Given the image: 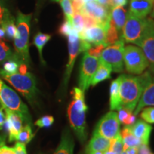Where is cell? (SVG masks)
Here are the masks:
<instances>
[{
    "instance_id": "obj_56",
    "label": "cell",
    "mask_w": 154,
    "mask_h": 154,
    "mask_svg": "<svg viewBox=\"0 0 154 154\" xmlns=\"http://www.w3.org/2000/svg\"><path fill=\"white\" fill-rule=\"evenodd\" d=\"M121 154H126V153H124V152H123V153H121Z\"/></svg>"
},
{
    "instance_id": "obj_37",
    "label": "cell",
    "mask_w": 154,
    "mask_h": 154,
    "mask_svg": "<svg viewBox=\"0 0 154 154\" xmlns=\"http://www.w3.org/2000/svg\"><path fill=\"white\" fill-rule=\"evenodd\" d=\"M54 119L52 116H44L38 119L35 122V125L39 128H48L53 124Z\"/></svg>"
},
{
    "instance_id": "obj_30",
    "label": "cell",
    "mask_w": 154,
    "mask_h": 154,
    "mask_svg": "<svg viewBox=\"0 0 154 154\" xmlns=\"http://www.w3.org/2000/svg\"><path fill=\"white\" fill-rule=\"evenodd\" d=\"M73 28L78 33L79 35L84 30V15L81 13H74L72 19Z\"/></svg>"
},
{
    "instance_id": "obj_6",
    "label": "cell",
    "mask_w": 154,
    "mask_h": 154,
    "mask_svg": "<svg viewBox=\"0 0 154 154\" xmlns=\"http://www.w3.org/2000/svg\"><path fill=\"white\" fill-rule=\"evenodd\" d=\"M92 47V44L88 43L85 40L81 39L76 31L68 36V49H69V60L66 66L64 76L63 80V90L66 92L68 83L72 74L74 63L77 57L81 52L86 51Z\"/></svg>"
},
{
    "instance_id": "obj_28",
    "label": "cell",
    "mask_w": 154,
    "mask_h": 154,
    "mask_svg": "<svg viewBox=\"0 0 154 154\" xmlns=\"http://www.w3.org/2000/svg\"><path fill=\"white\" fill-rule=\"evenodd\" d=\"M9 60L22 61L16 54H14L11 51L9 47H7L3 42H0V63L5 62Z\"/></svg>"
},
{
    "instance_id": "obj_1",
    "label": "cell",
    "mask_w": 154,
    "mask_h": 154,
    "mask_svg": "<svg viewBox=\"0 0 154 154\" xmlns=\"http://www.w3.org/2000/svg\"><path fill=\"white\" fill-rule=\"evenodd\" d=\"M120 96L121 107L134 111L144 88L151 79L152 72L148 71L138 76L131 75H121Z\"/></svg>"
},
{
    "instance_id": "obj_19",
    "label": "cell",
    "mask_w": 154,
    "mask_h": 154,
    "mask_svg": "<svg viewBox=\"0 0 154 154\" xmlns=\"http://www.w3.org/2000/svg\"><path fill=\"white\" fill-rule=\"evenodd\" d=\"M111 140L97 134H93L91 140L86 146L84 154H91L95 152H105L109 149Z\"/></svg>"
},
{
    "instance_id": "obj_42",
    "label": "cell",
    "mask_w": 154,
    "mask_h": 154,
    "mask_svg": "<svg viewBox=\"0 0 154 154\" xmlns=\"http://www.w3.org/2000/svg\"><path fill=\"white\" fill-rule=\"evenodd\" d=\"M14 149L16 151V154H27L26 149V145L24 143L17 142L14 146Z\"/></svg>"
},
{
    "instance_id": "obj_3",
    "label": "cell",
    "mask_w": 154,
    "mask_h": 154,
    "mask_svg": "<svg viewBox=\"0 0 154 154\" xmlns=\"http://www.w3.org/2000/svg\"><path fill=\"white\" fill-rule=\"evenodd\" d=\"M32 14H24L20 11H17V36L14 39V49L19 59L26 64H30L29 52V38L30 24Z\"/></svg>"
},
{
    "instance_id": "obj_47",
    "label": "cell",
    "mask_w": 154,
    "mask_h": 154,
    "mask_svg": "<svg viewBox=\"0 0 154 154\" xmlns=\"http://www.w3.org/2000/svg\"><path fill=\"white\" fill-rule=\"evenodd\" d=\"M8 12L9 10L7 8H5L2 0H0V24H1L2 22L4 17H5V15Z\"/></svg>"
},
{
    "instance_id": "obj_53",
    "label": "cell",
    "mask_w": 154,
    "mask_h": 154,
    "mask_svg": "<svg viewBox=\"0 0 154 154\" xmlns=\"http://www.w3.org/2000/svg\"><path fill=\"white\" fill-rule=\"evenodd\" d=\"M84 2H92V1H94V0H84Z\"/></svg>"
},
{
    "instance_id": "obj_26",
    "label": "cell",
    "mask_w": 154,
    "mask_h": 154,
    "mask_svg": "<svg viewBox=\"0 0 154 154\" xmlns=\"http://www.w3.org/2000/svg\"><path fill=\"white\" fill-rule=\"evenodd\" d=\"M51 36L47 34H44L42 32H38L37 34H36V36L34 38V44L36 46V47L37 48L38 54H39L40 59H41L42 63H45L44 62L43 57H42V51H43V48L46 44L51 39Z\"/></svg>"
},
{
    "instance_id": "obj_15",
    "label": "cell",
    "mask_w": 154,
    "mask_h": 154,
    "mask_svg": "<svg viewBox=\"0 0 154 154\" xmlns=\"http://www.w3.org/2000/svg\"><path fill=\"white\" fill-rule=\"evenodd\" d=\"M146 106H154V73L153 72L151 79L144 88L139 101L134 110V114L137 116Z\"/></svg>"
},
{
    "instance_id": "obj_9",
    "label": "cell",
    "mask_w": 154,
    "mask_h": 154,
    "mask_svg": "<svg viewBox=\"0 0 154 154\" xmlns=\"http://www.w3.org/2000/svg\"><path fill=\"white\" fill-rule=\"evenodd\" d=\"M124 41L121 38L114 44L106 47L102 51L99 59L109 64L112 69V72L121 73L124 70Z\"/></svg>"
},
{
    "instance_id": "obj_39",
    "label": "cell",
    "mask_w": 154,
    "mask_h": 154,
    "mask_svg": "<svg viewBox=\"0 0 154 154\" xmlns=\"http://www.w3.org/2000/svg\"><path fill=\"white\" fill-rule=\"evenodd\" d=\"M84 15V28L88 29L96 26H101L99 21L96 20V19L95 18H94V17L88 16V15Z\"/></svg>"
},
{
    "instance_id": "obj_51",
    "label": "cell",
    "mask_w": 154,
    "mask_h": 154,
    "mask_svg": "<svg viewBox=\"0 0 154 154\" xmlns=\"http://www.w3.org/2000/svg\"><path fill=\"white\" fill-rule=\"evenodd\" d=\"M103 154H117V153H116L115 152H113L109 149V150H107V151H106L105 152H103Z\"/></svg>"
},
{
    "instance_id": "obj_14",
    "label": "cell",
    "mask_w": 154,
    "mask_h": 154,
    "mask_svg": "<svg viewBox=\"0 0 154 154\" xmlns=\"http://www.w3.org/2000/svg\"><path fill=\"white\" fill-rule=\"evenodd\" d=\"M7 119L5 126L9 133V142L17 141L19 132L23 127V119L18 113L5 109Z\"/></svg>"
},
{
    "instance_id": "obj_23",
    "label": "cell",
    "mask_w": 154,
    "mask_h": 154,
    "mask_svg": "<svg viewBox=\"0 0 154 154\" xmlns=\"http://www.w3.org/2000/svg\"><path fill=\"white\" fill-rule=\"evenodd\" d=\"M0 25L5 31L6 38L9 40H14L17 36V28L15 24V19L9 11L4 17Z\"/></svg>"
},
{
    "instance_id": "obj_43",
    "label": "cell",
    "mask_w": 154,
    "mask_h": 154,
    "mask_svg": "<svg viewBox=\"0 0 154 154\" xmlns=\"http://www.w3.org/2000/svg\"><path fill=\"white\" fill-rule=\"evenodd\" d=\"M6 119H7V116H6L5 108L0 103V130L2 129L5 126Z\"/></svg>"
},
{
    "instance_id": "obj_41",
    "label": "cell",
    "mask_w": 154,
    "mask_h": 154,
    "mask_svg": "<svg viewBox=\"0 0 154 154\" xmlns=\"http://www.w3.org/2000/svg\"><path fill=\"white\" fill-rule=\"evenodd\" d=\"M72 5L74 9V12L75 13H81L82 9L84 7V0H71Z\"/></svg>"
},
{
    "instance_id": "obj_36",
    "label": "cell",
    "mask_w": 154,
    "mask_h": 154,
    "mask_svg": "<svg viewBox=\"0 0 154 154\" xmlns=\"http://www.w3.org/2000/svg\"><path fill=\"white\" fill-rule=\"evenodd\" d=\"M106 47L107 44L106 43H101L99 44H96V45H94L93 47L90 48L88 51H86V52H87L90 56H91V57L98 58V59H99L100 56L101 54L102 51H103V50Z\"/></svg>"
},
{
    "instance_id": "obj_49",
    "label": "cell",
    "mask_w": 154,
    "mask_h": 154,
    "mask_svg": "<svg viewBox=\"0 0 154 154\" xmlns=\"http://www.w3.org/2000/svg\"><path fill=\"white\" fill-rule=\"evenodd\" d=\"M96 2L99 3V5L103 6V7L109 9V10H110V9H111V0H96Z\"/></svg>"
},
{
    "instance_id": "obj_29",
    "label": "cell",
    "mask_w": 154,
    "mask_h": 154,
    "mask_svg": "<svg viewBox=\"0 0 154 154\" xmlns=\"http://www.w3.org/2000/svg\"><path fill=\"white\" fill-rule=\"evenodd\" d=\"M34 135L32 133V129L31 125L26 124V126H23L21 129L20 132H19L18 138H17V142L19 143H24L26 145L29 143L32 138H34Z\"/></svg>"
},
{
    "instance_id": "obj_5",
    "label": "cell",
    "mask_w": 154,
    "mask_h": 154,
    "mask_svg": "<svg viewBox=\"0 0 154 154\" xmlns=\"http://www.w3.org/2000/svg\"><path fill=\"white\" fill-rule=\"evenodd\" d=\"M0 103L5 109H7L18 113L22 117L23 121L26 124L31 125L32 119L29 112L27 106L15 91L6 85L2 80L0 79Z\"/></svg>"
},
{
    "instance_id": "obj_12",
    "label": "cell",
    "mask_w": 154,
    "mask_h": 154,
    "mask_svg": "<svg viewBox=\"0 0 154 154\" xmlns=\"http://www.w3.org/2000/svg\"><path fill=\"white\" fill-rule=\"evenodd\" d=\"M141 48L149 63L150 69L154 73V20L150 18L149 23L143 36L137 44Z\"/></svg>"
},
{
    "instance_id": "obj_40",
    "label": "cell",
    "mask_w": 154,
    "mask_h": 154,
    "mask_svg": "<svg viewBox=\"0 0 154 154\" xmlns=\"http://www.w3.org/2000/svg\"><path fill=\"white\" fill-rule=\"evenodd\" d=\"M132 113L133 112H131V111L124 107H121V109H119L117 113H118V118L119 121H120V123L123 124V123L124 122V121L126 120Z\"/></svg>"
},
{
    "instance_id": "obj_24",
    "label": "cell",
    "mask_w": 154,
    "mask_h": 154,
    "mask_svg": "<svg viewBox=\"0 0 154 154\" xmlns=\"http://www.w3.org/2000/svg\"><path fill=\"white\" fill-rule=\"evenodd\" d=\"M110 17L114 22L117 30L121 32L124 28L126 21V9L123 7H113L110 11Z\"/></svg>"
},
{
    "instance_id": "obj_21",
    "label": "cell",
    "mask_w": 154,
    "mask_h": 154,
    "mask_svg": "<svg viewBox=\"0 0 154 154\" xmlns=\"http://www.w3.org/2000/svg\"><path fill=\"white\" fill-rule=\"evenodd\" d=\"M121 76L112 81L110 86V109L111 110H119L121 108L120 96Z\"/></svg>"
},
{
    "instance_id": "obj_38",
    "label": "cell",
    "mask_w": 154,
    "mask_h": 154,
    "mask_svg": "<svg viewBox=\"0 0 154 154\" xmlns=\"http://www.w3.org/2000/svg\"><path fill=\"white\" fill-rule=\"evenodd\" d=\"M5 135L0 136V154H16L14 147H9L5 145Z\"/></svg>"
},
{
    "instance_id": "obj_32",
    "label": "cell",
    "mask_w": 154,
    "mask_h": 154,
    "mask_svg": "<svg viewBox=\"0 0 154 154\" xmlns=\"http://www.w3.org/2000/svg\"><path fill=\"white\" fill-rule=\"evenodd\" d=\"M109 150L115 152L117 154H121L124 152V141L120 134L111 140Z\"/></svg>"
},
{
    "instance_id": "obj_31",
    "label": "cell",
    "mask_w": 154,
    "mask_h": 154,
    "mask_svg": "<svg viewBox=\"0 0 154 154\" xmlns=\"http://www.w3.org/2000/svg\"><path fill=\"white\" fill-rule=\"evenodd\" d=\"M22 61L9 60L5 61L3 65V72L7 74H14L19 72V67Z\"/></svg>"
},
{
    "instance_id": "obj_10",
    "label": "cell",
    "mask_w": 154,
    "mask_h": 154,
    "mask_svg": "<svg viewBox=\"0 0 154 154\" xmlns=\"http://www.w3.org/2000/svg\"><path fill=\"white\" fill-rule=\"evenodd\" d=\"M93 134H97L108 139L111 140L120 134V121L118 113L109 111L100 119Z\"/></svg>"
},
{
    "instance_id": "obj_46",
    "label": "cell",
    "mask_w": 154,
    "mask_h": 154,
    "mask_svg": "<svg viewBox=\"0 0 154 154\" xmlns=\"http://www.w3.org/2000/svg\"><path fill=\"white\" fill-rule=\"evenodd\" d=\"M136 116H135L134 113H131L129 116L127 118L126 120L124 121V122L123 123V125H124L125 126H132L133 124H134L135 122H136Z\"/></svg>"
},
{
    "instance_id": "obj_11",
    "label": "cell",
    "mask_w": 154,
    "mask_h": 154,
    "mask_svg": "<svg viewBox=\"0 0 154 154\" xmlns=\"http://www.w3.org/2000/svg\"><path fill=\"white\" fill-rule=\"evenodd\" d=\"M99 64V59L91 57L85 51L81 62L79 86L85 92L91 86V81Z\"/></svg>"
},
{
    "instance_id": "obj_17",
    "label": "cell",
    "mask_w": 154,
    "mask_h": 154,
    "mask_svg": "<svg viewBox=\"0 0 154 154\" xmlns=\"http://www.w3.org/2000/svg\"><path fill=\"white\" fill-rule=\"evenodd\" d=\"M130 127L132 134L141 141L142 144L149 145L150 136L153 129L151 125L143 120H138Z\"/></svg>"
},
{
    "instance_id": "obj_13",
    "label": "cell",
    "mask_w": 154,
    "mask_h": 154,
    "mask_svg": "<svg viewBox=\"0 0 154 154\" xmlns=\"http://www.w3.org/2000/svg\"><path fill=\"white\" fill-rule=\"evenodd\" d=\"M81 14L88 15L100 22L103 27H104L106 32L109 25V19H110V11L96 2L92 1L86 3L84 5Z\"/></svg>"
},
{
    "instance_id": "obj_35",
    "label": "cell",
    "mask_w": 154,
    "mask_h": 154,
    "mask_svg": "<svg viewBox=\"0 0 154 154\" xmlns=\"http://www.w3.org/2000/svg\"><path fill=\"white\" fill-rule=\"evenodd\" d=\"M140 117L148 124H154V106L143 108Z\"/></svg>"
},
{
    "instance_id": "obj_44",
    "label": "cell",
    "mask_w": 154,
    "mask_h": 154,
    "mask_svg": "<svg viewBox=\"0 0 154 154\" xmlns=\"http://www.w3.org/2000/svg\"><path fill=\"white\" fill-rule=\"evenodd\" d=\"M128 3V0H111V7H124Z\"/></svg>"
},
{
    "instance_id": "obj_34",
    "label": "cell",
    "mask_w": 154,
    "mask_h": 154,
    "mask_svg": "<svg viewBox=\"0 0 154 154\" xmlns=\"http://www.w3.org/2000/svg\"><path fill=\"white\" fill-rule=\"evenodd\" d=\"M59 2H60L63 14L65 15V19L71 20L74 14L71 0H60Z\"/></svg>"
},
{
    "instance_id": "obj_25",
    "label": "cell",
    "mask_w": 154,
    "mask_h": 154,
    "mask_svg": "<svg viewBox=\"0 0 154 154\" xmlns=\"http://www.w3.org/2000/svg\"><path fill=\"white\" fill-rule=\"evenodd\" d=\"M120 135L124 141V151L128 147L131 146L139 147L142 144L141 141L132 134L130 126H125L122 131H120Z\"/></svg>"
},
{
    "instance_id": "obj_54",
    "label": "cell",
    "mask_w": 154,
    "mask_h": 154,
    "mask_svg": "<svg viewBox=\"0 0 154 154\" xmlns=\"http://www.w3.org/2000/svg\"><path fill=\"white\" fill-rule=\"evenodd\" d=\"M151 16L153 17H154V9H153V12H152V14H151Z\"/></svg>"
},
{
    "instance_id": "obj_8",
    "label": "cell",
    "mask_w": 154,
    "mask_h": 154,
    "mask_svg": "<svg viewBox=\"0 0 154 154\" xmlns=\"http://www.w3.org/2000/svg\"><path fill=\"white\" fill-rule=\"evenodd\" d=\"M150 18H141L127 13V19L123 28L122 38L127 43L138 44L149 23Z\"/></svg>"
},
{
    "instance_id": "obj_4",
    "label": "cell",
    "mask_w": 154,
    "mask_h": 154,
    "mask_svg": "<svg viewBox=\"0 0 154 154\" xmlns=\"http://www.w3.org/2000/svg\"><path fill=\"white\" fill-rule=\"evenodd\" d=\"M0 76L20 92L29 103L33 105L35 103L38 89L36 79L32 73L28 72L26 74H20L18 72L14 74H7L3 70H0Z\"/></svg>"
},
{
    "instance_id": "obj_2",
    "label": "cell",
    "mask_w": 154,
    "mask_h": 154,
    "mask_svg": "<svg viewBox=\"0 0 154 154\" xmlns=\"http://www.w3.org/2000/svg\"><path fill=\"white\" fill-rule=\"evenodd\" d=\"M84 92L79 87H74L71 91L73 100L69 103L68 117L71 127L80 143L84 144L87 139L86 113L88 106L85 102Z\"/></svg>"
},
{
    "instance_id": "obj_16",
    "label": "cell",
    "mask_w": 154,
    "mask_h": 154,
    "mask_svg": "<svg viewBox=\"0 0 154 154\" xmlns=\"http://www.w3.org/2000/svg\"><path fill=\"white\" fill-rule=\"evenodd\" d=\"M106 32L104 27L102 26H96L84 29L79 35V37L94 46L101 43H106Z\"/></svg>"
},
{
    "instance_id": "obj_22",
    "label": "cell",
    "mask_w": 154,
    "mask_h": 154,
    "mask_svg": "<svg viewBox=\"0 0 154 154\" xmlns=\"http://www.w3.org/2000/svg\"><path fill=\"white\" fill-rule=\"evenodd\" d=\"M111 72H112L111 67L106 63L103 62L99 59V66L96 69L95 74L92 77L91 85L94 86L99 83L103 82V81L110 79Z\"/></svg>"
},
{
    "instance_id": "obj_48",
    "label": "cell",
    "mask_w": 154,
    "mask_h": 154,
    "mask_svg": "<svg viewBox=\"0 0 154 154\" xmlns=\"http://www.w3.org/2000/svg\"><path fill=\"white\" fill-rule=\"evenodd\" d=\"M124 152L126 154H138V147L137 146L128 147Z\"/></svg>"
},
{
    "instance_id": "obj_27",
    "label": "cell",
    "mask_w": 154,
    "mask_h": 154,
    "mask_svg": "<svg viewBox=\"0 0 154 154\" xmlns=\"http://www.w3.org/2000/svg\"><path fill=\"white\" fill-rule=\"evenodd\" d=\"M119 39V31L117 30L114 22L110 17L109 27L107 29L106 34L105 42L107 45H111L115 42H118Z\"/></svg>"
},
{
    "instance_id": "obj_45",
    "label": "cell",
    "mask_w": 154,
    "mask_h": 154,
    "mask_svg": "<svg viewBox=\"0 0 154 154\" xmlns=\"http://www.w3.org/2000/svg\"><path fill=\"white\" fill-rule=\"evenodd\" d=\"M138 154H153L151 153L149 145L146 144H141L138 147Z\"/></svg>"
},
{
    "instance_id": "obj_50",
    "label": "cell",
    "mask_w": 154,
    "mask_h": 154,
    "mask_svg": "<svg viewBox=\"0 0 154 154\" xmlns=\"http://www.w3.org/2000/svg\"><path fill=\"white\" fill-rule=\"evenodd\" d=\"M5 38L6 36H5V31H4L2 27L1 26V25H0V42H2Z\"/></svg>"
},
{
    "instance_id": "obj_52",
    "label": "cell",
    "mask_w": 154,
    "mask_h": 154,
    "mask_svg": "<svg viewBox=\"0 0 154 154\" xmlns=\"http://www.w3.org/2000/svg\"><path fill=\"white\" fill-rule=\"evenodd\" d=\"M91 154H103V152H100V151L95 152V153H91Z\"/></svg>"
},
{
    "instance_id": "obj_33",
    "label": "cell",
    "mask_w": 154,
    "mask_h": 154,
    "mask_svg": "<svg viewBox=\"0 0 154 154\" xmlns=\"http://www.w3.org/2000/svg\"><path fill=\"white\" fill-rule=\"evenodd\" d=\"M74 31L75 30L74 29V28H73L71 20L65 19V20L63 21L62 24L60 25V26H59L58 32H59V34H60V35L63 36H67V37H68V36L73 33Z\"/></svg>"
},
{
    "instance_id": "obj_18",
    "label": "cell",
    "mask_w": 154,
    "mask_h": 154,
    "mask_svg": "<svg viewBox=\"0 0 154 154\" xmlns=\"http://www.w3.org/2000/svg\"><path fill=\"white\" fill-rule=\"evenodd\" d=\"M154 0H131L128 12L134 16L144 18L153 8Z\"/></svg>"
},
{
    "instance_id": "obj_55",
    "label": "cell",
    "mask_w": 154,
    "mask_h": 154,
    "mask_svg": "<svg viewBox=\"0 0 154 154\" xmlns=\"http://www.w3.org/2000/svg\"><path fill=\"white\" fill-rule=\"evenodd\" d=\"M51 1L55 2H59V1H60V0H51Z\"/></svg>"
},
{
    "instance_id": "obj_7",
    "label": "cell",
    "mask_w": 154,
    "mask_h": 154,
    "mask_svg": "<svg viewBox=\"0 0 154 154\" xmlns=\"http://www.w3.org/2000/svg\"><path fill=\"white\" fill-rule=\"evenodd\" d=\"M124 63L129 74L140 75L149 66L143 50L134 45H128L124 48L123 54Z\"/></svg>"
},
{
    "instance_id": "obj_20",
    "label": "cell",
    "mask_w": 154,
    "mask_h": 154,
    "mask_svg": "<svg viewBox=\"0 0 154 154\" xmlns=\"http://www.w3.org/2000/svg\"><path fill=\"white\" fill-rule=\"evenodd\" d=\"M74 140L72 133L68 128L62 132L60 143L54 154H74Z\"/></svg>"
}]
</instances>
